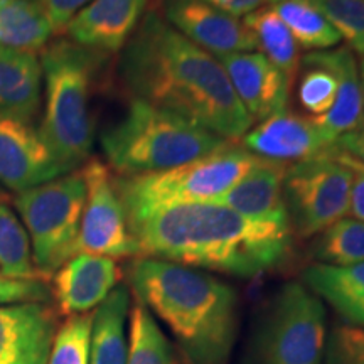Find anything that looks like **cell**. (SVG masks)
<instances>
[{"label": "cell", "mask_w": 364, "mask_h": 364, "mask_svg": "<svg viewBox=\"0 0 364 364\" xmlns=\"http://www.w3.org/2000/svg\"><path fill=\"white\" fill-rule=\"evenodd\" d=\"M304 285L348 322L364 326V262L356 265L314 263L304 272Z\"/></svg>", "instance_id": "cell-21"}, {"label": "cell", "mask_w": 364, "mask_h": 364, "mask_svg": "<svg viewBox=\"0 0 364 364\" xmlns=\"http://www.w3.org/2000/svg\"><path fill=\"white\" fill-rule=\"evenodd\" d=\"M334 26L341 39L359 56L364 54V0H311Z\"/></svg>", "instance_id": "cell-31"}, {"label": "cell", "mask_w": 364, "mask_h": 364, "mask_svg": "<svg viewBox=\"0 0 364 364\" xmlns=\"http://www.w3.org/2000/svg\"><path fill=\"white\" fill-rule=\"evenodd\" d=\"M300 73L297 85V100L309 117L321 118L331 110L338 97L339 81L329 68L314 63L311 59H300Z\"/></svg>", "instance_id": "cell-29"}, {"label": "cell", "mask_w": 364, "mask_h": 364, "mask_svg": "<svg viewBox=\"0 0 364 364\" xmlns=\"http://www.w3.org/2000/svg\"><path fill=\"white\" fill-rule=\"evenodd\" d=\"M359 80H361L363 93H364V54L361 56V65H359Z\"/></svg>", "instance_id": "cell-38"}, {"label": "cell", "mask_w": 364, "mask_h": 364, "mask_svg": "<svg viewBox=\"0 0 364 364\" xmlns=\"http://www.w3.org/2000/svg\"><path fill=\"white\" fill-rule=\"evenodd\" d=\"M150 0H91L66 27L73 43L110 54L120 53L147 14Z\"/></svg>", "instance_id": "cell-16"}, {"label": "cell", "mask_w": 364, "mask_h": 364, "mask_svg": "<svg viewBox=\"0 0 364 364\" xmlns=\"http://www.w3.org/2000/svg\"><path fill=\"white\" fill-rule=\"evenodd\" d=\"M0 275L9 279H43L34 267L24 225L4 203H0Z\"/></svg>", "instance_id": "cell-28"}, {"label": "cell", "mask_w": 364, "mask_h": 364, "mask_svg": "<svg viewBox=\"0 0 364 364\" xmlns=\"http://www.w3.org/2000/svg\"><path fill=\"white\" fill-rule=\"evenodd\" d=\"M129 316L127 364H177L169 339L147 307L136 302Z\"/></svg>", "instance_id": "cell-27"}, {"label": "cell", "mask_w": 364, "mask_h": 364, "mask_svg": "<svg viewBox=\"0 0 364 364\" xmlns=\"http://www.w3.org/2000/svg\"><path fill=\"white\" fill-rule=\"evenodd\" d=\"M312 258L324 265H356L364 262V221L343 218L317 235L311 248Z\"/></svg>", "instance_id": "cell-26"}, {"label": "cell", "mask_w": 364, "mask_h": 364, "mask_svg": "<svg viewBox=\"0 0 364 364\" xmlns=\"http://www.w3.org/2000/svg\"><path fill=\"white\" fill-rule=\"evenodd\" d=\"M51 290L44 279H9L0 275V306L48 302Z\"/></svg>", "instance_id": "cell-33"}, {"label": "cell", "mask_w": 364, "mask_h": 364, "mask_svg": "<svg viewBox=\"0 0 364 364\" xmlns=\"http://www.w3.org/2000/svg\"><path fill=\"white\" fill-rule=\"evenodd\" d=\"M85 199L86 184L81 169L27 189L14 199L17 216L29 236L34 267L43 279H51L78 255Z\"/></svg>", "instance_id": "cell-8"}, {"label": "cell", "mask_w": 364, "mask_h": 364, "mask_svg": "<svg viewBox=\"0 0 364 364\" xmlns=\"http://www.w3.org/2000/svg\"><path fill=\"white\" fill-rule=\"evenodd\" d=\"M134 294L166 324L188 364H228L238 334V295L211 273L139 257L130 265Z\"/></svg>", "instance_id": "cell-3"}, {"label": "cell", "mask_w": 364, "mask_h": 364, "mask_svg": "<svg viewBox=\"0 0 364 364\" xmlns=\"http://www.w3.org/2000/svg\"><path fill=\"white\" fill-rule=\"evenodd\" d=\"M51 279L58 311L73 317L98 307L118 287L122 273L113 258L78 253L56 270Z\"/></svg>", "instance_id": "cell-17"}, {"label": "cell", "mask_w": 364, "mask_h": 364, "mask_svg": "<svg viewBox=\"0 0 364 364\" xmlns=\"http://www.w3.org/2000/svg\"><path fill=\"white\" fill-rule=\"evenodd\" d=\"M243 147L265 161L297 164L336 149L324 130L311 117L282 110L265 118L241 139Z\"/></svg>", "instance_id": "cell-13"}, {"label": "cell", "mask_w": 364, "mask_h": 364, "mask_svg": "<svg viewBox=\"0 0 364 364\" xmlns=\"http://www.w3.org/2000/svg\"><path fill=\"white\" fill-rule=\"evenodd\" d=\"M292 33L299 48L326 51L341 43V36L311 0H280L272 6Z\"/></svg>", "instance_id": "cell-25"}, {"label": "cell", "mask_w": 364, "mask_h": 364, "mask_svg": "<svg viewBox=\"0 0 364 364\" xmlns=\"http://www.w3.org/2000/svg\"><path fill=\"white\" fill-rule=\"evenodd\" d=\"M100 142L108 167L120 176L174 169L231 144L188 118L135 98L102 132Z\"/></svg>", "instance_id": "cell-5"}, {"label": "cell", "mask_w": 364, "mask_h": 364, "mask_svg": "<svg viewBox=\"0 0 364 364\" xmlns=\"http://www.w3.org/2000/svg\"><path fill=\"white\" fill-rule=\"evenodd\" d=\"M91 326V312L68 317L56 332L48 364H90Z\"/></svg>", "instance_id": "cell-30"}, {"label": "cell", "mask_w": 364, "mask_h": 364, "mask_svg": "<svg viewBox=\"0 0 364 364\" xmlns=\"http://www.w3.org/2000/svg\"><path fill=\"white\" fill-rule=\"evenodd\" d=\"M43 103V66L38 53L0 46V115L31 122Z\"/></svg>", "instance_id": "cell-20"}, {"label": "cell", "mask_w": 364, "mask_h": 364, "mask_svg": "<svg viewBox=\"0 0 364 364\" xmlns=\"http://www.w3.org/2000/svg\"><path fill=\"white\" fill-rule=\"evenodd\" d=\"M336 149L348 154V156H351L353 159H356L359 164L364 166V122L356 130L349 132V134H346L341 136V139H338Z\"/></svg>", "instance_id": "cell-37"}, {"label": "cell", "mask_w": 364, "mask_h": 364, "mask_svg": "<svg viewBox=\"0 0 364 364\" xmlns=\"http://www.w3.org/2000/svg\"><path fill=\"white\" fill-rule=\"evenodd\" d=\"M129 289L118 285L93 314L90 364H127V356H129L127 318H129Z\"/></svg>", "instance_id": "cell-22"}, {"label": "cell", "mask_w": 364, "mask_h": 364, "mask_svg": "<svg viewBox=\"0 0 364 364\" xmlns=\"http://www.w3.org/2000/svg\"><path fill=\"white\" fill-rule=\"evenodd\" d=\"M204 2L211 4L213 7L240 19V17H247L248 14L258 11V9L275 6L280 0H204Z\"/></svg>", "instance_id": "cell-36"}, {"label": "cell", "mask_w": 364, "mask_h": 364, "mask_svg": "<svg viewBox=\"0 0 364 364\" xmlns=\"http://www.w3.org/2000/svg\"><path fill=\"white\" fill-rule=\"evenodd\" d=\"M338 157L346 166L353 171V186H351V203H349V213L359 221H364V166L359 164L348 154L338 150Z\"/></svg>", "instance_id": "cell-35"}, {"label": "cell", "mask_w": 364, "mask_h": 364, "mask_svg": "<svg viewBox=\"0 0 364 364\" xmlns=\"http://www.w3.org/2000/svg\"><path fill=\"white\" fill-rule=\"evenodd\" d=\"M0 198H2V194H0Z\"/></svg>", "instance_id": "cell-39"}, {"label": "cell", "mask_w": 364, "mask_h": 364, "mask_svg": "<svg viewBox=\"0 0 364 364\" xmlns=\"http://www.w3.org/2000/svg\"><path fill=\"white\" fill-rule=\"evenodd\" d=\"M81 172L86 184V199L81 216L78 253L100 255L113 260L139 257L110 167L100 159H90L81 167Z\"/></svg>", "instance_id": "cell-10"}, {"label": "cell", "mask_w": 364, "mask_h": 364, "mask_svg": "<svg viewBox=\"0 0 364 364\" xmlns=\"http://www.w3.org/2000/svg\"><path fill=\"white\" fill-rule=\"evenodd\" d=\"M58 329L46 302L0 306V364H48Z\"/></svg>", "instance_id": "cell-14"}, {"label": "cell", "mask_w": 364, "mask_h": 364, "mask_svg": "<svg viewBox=\"0 0 364 364\" xmlns=\"http://www.w3.org/2000/svg\"><path fill=\"white\" fill-rule=\"evenodd\" d=\"M48 17L54 34H65L73 17L85 9L91 0H34Z\"/></svg>", "instance_id": "cell-34"}, {"label": "cell", "mask_w": 364, "mask_h": 364, "mask_svg": "<svg viewBox=\"0 0 364 364\" xmlns=\"http://www.w3.org/2000/svg\"><path fill=\"white\" fill-rule=\"evenodd\" d=\"M304 58L329 68L339 81L338 97L332 108L324 117L316 118L324 134L332 142H338V139L356 130L364 122V93L361 80H359L356 58L348 46L326 49V51H314Z\"/></svg>", "instance_id": "cell-18"}, {"label": "cell", "mask_w": 364, "mask_h": 364, "mask_svg": "<svg viewBox=\"0 0 364 364\" xmlns=\"http://www.w3.org/2000/svg\"><path fill=\"white\" fill-rule=\"evenodd\" d=\"M156 9L177 33L213 56L252 53L258 48L243 21L204 0H161Z\"/></svg>", "instance_id": "cell-11"}, {"label": "cell", "mask_w": 364, "mask_h": 364, "mask_svg": "<svg viewBox=\"0 0 364 364\" xmlns=\"http://www.w3.org/2000/svg\"><path fill=\"white\" fill-rule=\"evenodd\" d=\"M107 56L70 39L54 41L41 51L44 108L38 130L65 172L78 171L91 159V102Z\"/></svg>", "instance_id": "cell-4"}, {"label": "cell", "mask_w": 364, "mask_h": 364, "mask_svg": "<svg viewBox=\"0 0 364 364\" xmlns=\"http://www.w3.org/2000/svg\"><path fill=\"white\" fill-rule=\"evenodd\" d=\"M53 27L34 0H0V46L19 51H43Z\"/></svg>", "instance_id": "cell-23"}, {"label": "cell", "mask_w": 364, "mask_h": 364, "mask_svg": "<svg viewBox=\"0 0 364 364\" xmlns=\"http://www.w3.org/2000/svg\"><path fill=\"white\" fill-rule=\"evenodd\" d=\"M260 157L241 145L152 174L117 176L115 188L127 218L179 204L216 203L257 166Z\"/></svg>", "instance_id": "cell-6"}, {"label": "cell", "mask_w": 364, "mask_h": 364, "mask_svg": "<svg viewBox=\"0 0 364 364\" xmlns=\"http://www.w3.org/2000/svg\"><path fill=\"white\" fill-rule=\"evenodd\" d=\"M139 257L252 279L282 265L289 220H253L218 203L179 204L127 218Z\"/></svg>", "instance_id": "cell-2"}, {"label": "cell", "mask_w": 364, "mask_h": 364, "mask_svg": "<svg viewBox=\"0 0 364 364\" xmlns=\"http://www.w3.org/2000/svg\"><path fill=\"white\" fill-rule=\"evenodd\" d=\"M353 171L338 149L311 161L290 164L285 171L284 199L292 233L312 238L343 220L351 203Z\"/></svg>", "instance_id": "cell-9"}, {"label": "cell", "mask_w": 364, "mask_h": 364, "mask_svg": "<svg viewBox=\"0 0 364 364\" xmlns=\"http://www.w3.org/2000/svg\"><path fill=\"white\" fill-rule=\"evenodd\" d=\"M65 174L31 122L0 115V188L19 194Z\"/></svg>", "instance_id": "cell-12"}, {"label": "cell", "mask_w": 364, "mask_h": 364, "mask_svg": "<svg viewBox=\"0 0 364 364\" xmlns=\"http://www.w3.org/2000/svg\"><path fill=\"white\" fill-rule=\"evenodd\" d=\"M117 71L130 98L188 118L228 142L253 127L216 56L177 33L156 7L120 51Z\"/></svg>", "instance_id": "cell-1"}, {"label": "cell", "mask_w": 364, "mask_h": 364, "mask_svg": "<svg viewBox=\"0 0 364 364\" xmlns=\"http://www.w3.org/2000/svg\"><path fill=\"white\" fill-rule=\"evenodd\" d=\"M216 59L253 120L262 122L287 110L294 85L262 53H231Z\"/></svg>", "instance_id": "cell-15"}, {"label": "cell", "mask_w": 364, "mask_h": 364, "mask_svg": "<svg viewBox=\"0 0 364 364\" xmlns=\"http://www.w3.org/2000/svg\"><path fill=\"white\" fill-rule=\"evenodd\" d=\"M322 364H364V331L338 326L326 338Z\"/></svg>", "instance_id": "cell-32"}, {"label": "cell", "mask_w": 364, "mask_h": 364, "mask_svg": "<svg viewBox=\"0 0 364 364\" xmlns=\"http://www.w3.org/2000/svg\"><path fill=\"white\" fill-rule=\"evenodd\" d=\"M245 26L252 31L260 53L273 66L284 73V76L294 85L300 70V49L292 33L284 24L279 14L272 6L258 9L243 19Z\"/></svg>", "instance_id": "cell-24"}, {"label": "cell", "mask_w": 364, "mask_h": 364, "mask_svg": "<svg viewBox=\"0 0 364 364\" xmlns=\"http://www.w3.org/2000/svg\"><path fill=\"white\" fill-rule=\"evenodd\" d=\"M326 338L322 300L300 282H287L255 318L243 364H322Z\"/></svg>", "instance_id": "cell-7"}, {"label": "cell", "mask_w": 364, "mask_h": 364, "mask_svg": "<svg viewBox=\"0 0 364 364\" xmlns=\"http://www.w3.org/2000/svg\"><path fill=\"white\" fill-rule=\"evenodd\" d=\"M287 167L289 164L260 159L257 166L216 203L253 220H289L284 199Z\"/></svg>", "instance_id": "cell-19"}]
</instances>
